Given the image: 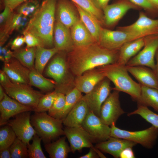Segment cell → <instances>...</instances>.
Returning <instances> with one entry per match:
<instances>
[{"label": "cell", "mask_w": 158, "mask_h": 158, "mask_svg": "<svg viewBox=\"0 0 158 158\" xmlns=\"http://www.w3.org/2000/svg\"><path fill=\"white\" fill-rule=\"evenodd\" d=\"M119 50H110L97 43L75 47L68 53V67L75 76L103 66L117 63Z\"/></svg>", "instance_id": "6da1fadb"}, {"label": "cell", "mask_w": 158, "mask_h": 158, "mask_svg": "<svg viewBox=\"0 0 158 158\" xmlns=\"http://www.w3.org/2000/svg\"><path fill=\"white\" fill-rule=\"evenodd\" d=\"M56 4V0H43L24 30L35 37L45 48H51L54 44Z\"/></svg>", "instance_id": "7a4b0ae2"}, {"label": "cell", "mask_w": 158, "mask_h": 158, "mask_svg": "<svg viewBox=\"0 0 158 158\" xmlns=\"http://www.w3.org/2000/svg\"><path fill=\"white\" fill-rule=\"evenodd\" d=\"M114 85L113 90L126 93L138 102L141 95V86L134 81L128 74L126 65L118 63L107 65L97 68Z\"/></svg>", "instance_id": "3957f363"}, {"label": "cell", "mask_w": 158, "mask_h": 158, "mask_svg": "<svg viewBox=\"0 0 158 158\" xmlns=\"http://www.w3.org/2000/svg\"><path fill=\"white\" fill-rule=\"evenodd\" d=\"M45 74L54 81V90L57 92L66 95L75 87L74 76L68 67L66 56L59 51L49 63Z\"/></svg>", "instance_id": "277c9868"}, {"label": "cell", "mask_w": 158, "mask_h": 158, "mask_svg": "<svg viewBox=\"0 0 158 158\" xmlns=\"http://www.w3.org/2000/svg\"><path fill=\"white\" fill-rule=\"evenodd\" d=\"M30 120L36 134L44 144L64 135L63 120L52 117L46 112H35L31 116Z\"/></svg>", "instance_id": "5b68a950"}, {"label": "cell", "mask_w": 158, "mask_h": 158, "mask_svg": "<svg viewBox=\"0 0 158 158\" xmlns=\"http://www.w3.org/2000/svg\"><path fill=\"white\" fill-rule=\"evenodd\" d=\"M110 127L111 137L132 141L147 149L153 147L158 136V128L153 126L146 129L137 131L121 129L116 127L114 123Z\"/></svg>", "instance_id": "8992f818"}, {"label": "cell", "mask_w": 158, "mask_h": 158, "mask_svg": "<svg viewBox=\"0 0 158 158\" xmlns=\"http://www.w3.org/2000/svg\"><path fill=\"white\" fill-rule=\"evenodd\" d=\"M6 93L11 98L21 104L34 109L44 95L40 92L33 89L28 84L11 82L2 86Z\"/></svg>", "instance_id": "52a82bcc"}, {"label": "cell", "mask_w": 158, "mask_h": 158, "mask_svg": "<svg viewBox=\"0 0 158 158\" xmlns=\"http://www.w3.org/2000/svg\"><path fill=\"white\" fill-rule=\"evenodd\" d=\"M144 40L142 49L131 58L126 65L145 66L156 72L154 57L158 49V34L145 37Z\"/></svg>", "instance_id": "ba28073f"}, {"label": "cell", "mask_w": 158, "mask_h": 158, "mask_svg": "<svg viewBox=\"0 0 158 158\" xmlns=\"http://www.w3.org/2000/svg\"><path fill=\"white\" fill-rule=\"evenodd\" d=\"M145 37L119 30H112L102 28L98 43L109 49L119 50L125 43Z\"/></svg>", "instance_id": "9c48e42d"}, {"label": "cell", "mask_w": 158, "mask_h": 158, "mask_svg": "<svg viewBox=\"0 0 158 158\" xmlns=\"http://www.w3.org/2000/svg\"><path fill=\"white\" fill-rule=\"evenodd\" d=\"M110 81L105 77L90 92L83 95L82 97L87 104L90 111L99 117L102 104L112 90Z\"/></svg>", "instance_id": "30bf717a"}, {"label": "cell", "mask_w": 158, "mask_h": 158, "mask_svg": "<svg viewBox=\"0 0 158 158\" xmlns=\"http://www.w3.org/2000/svg\"><path fill=\"white\" fill-rule=\"evenodd\" d=\"M119 92L114 90L102 104L99 117L105 124L111 126L116 123L119 117L125 112L121 107Z\"/></svg>", "instance_id": "8fae6325"}, {"label": "cell", "mask_w": 158, "mask_h": 158, "mask_svg": "<svg viewBox=\"0 0 158 158\" xmlns=\"http://www.w3.org/2000/svg\"><path fill=\"white\" fill-rule=\"evenodd\" d=\"M31 111H26L19 114L6 124L12 128L17 138L27 144L30 143V141L36 134L31 122Z\"/></svg>", "instance_id": "7c38bea8"}, {"label": "cell", "mask_w": 158, "mask_h": 158, "mask_svg": "<svg viewBox=\"0 0 158 158\" xmlns=\"http://www.w3.org/2000/svg\"><path fill=\"white\" fill-rule=\"evenodd\" d=\"M64 131V135L69 142L71 152L73 153L76 151H80L83 148L93 147V144L98 142L95 138L82 127H65Z\"/></svg>", "instance_id": "4fadbf2b"}, {"label": "cell", "mask_w": 158, "mask_h": 158, "mask_svg": "<svg viewBox=\"0 0 158 158\" xmlns=\"http://www.w3.org/2000/svg\"><path fill=\"white\" fill-rule=\"evenodd\" d=\"M82 127L95 138L98 142L106 140L111 137V127L90 111L83 121Z\"/></svg>", "instance_id": "5bb4252c"}, {"label": "cell", "mask_w": 158, "mask_h": 158, "mask_svg": "<svg viewBox=\"0 0 158 158\" xmlns=\"http://www.w3.org/2000/svg\"><path fill=\"white\" fill-rule=\"evenodd\" d=\"M117 30L145 37L158 34V19L150 18L143 12H140L138 18L134 23L130 25L118 27Z\"/></svg>", "instance_id": "9a60e30c"}, {"label": "cell", "mask_w": 158, "mask_h": 158, "mask_svg": "<svg viewBox=\"0 0 158 158\" xmlns=\"http://www.w3.org/2000/svg\"><path fill=\"white\" fill-rule=\"evenodd\" d=\"M33 109L11 98L6 93L0 102V126L5 125L10 119L21 113Z\"/></svg>", "instance_id": "2e32d148"}, {"label": "cell", "mask_w": 158, "mask_h": 158, "mask_svg": "<svg viewBox=\"0 0 158 158\" xmlns=\"http://www.w3.org/2000/svg\"><path fill=\"white\" fill-rule=\"evenodd\" d=\"M138 7L130 1H123L108 5L104 9L103 23L108 26L114 25L118 22L129 10Z\"/></svg>", "instance_id": "e0dca14e"}, {"label": "cell", "mask_w": 158, "mask_h": 158, "mask_svg": "<svg viewBox=\"0 0 158 158\" xmlns=\"http://www.w3.org/2000/svg\"><path fill=\"white\" fill-rule=\"evenodd\" d=\"M105 77L103 73L97 68L91 69L75 77L74 87L81 92L86 94Z\"/></svg>", "instance_id": "ac0fdd59"}, {"label": "cell", "mask_w": 158, "mask_h": 158, "mask_svg": "<svg viewBox=\"0 0 158 158\" xmlns=\"http://www.w3.org/2000/svg\"><path fill=\"white\" fill-rule=\"evenodd\" d=\"M4 63L3 70L13 83L30 85L29 69L13 57Z\"/></svg>", "instance_id": "d6986e66"}, {"label": "cell", "mask_w": 158, "mask_h": 158, "mask_svg": "<svg viewBox=\"0 0 158 158\" xmlns=\"http://www.w3.org/2000/svg\"><path fill=\"white\" fill-rule=\"evenodd\" d=\"M53 37L54 47L59 51L68 53L75 47L70 28L57 21L54 24Z\"/></svg>", "instance_id": "ffe728a7"}, {"label": "cell", "mask_w": 158, "mask_h": 158, "mask_svg": "<svg viewBox=\"0 0 158 158\" xmlns=\"http://www.w3.org/2000/svg\"><path fill=\"white\" fill-rule=\"evenodd\" d=\"M126 66L128 72L141 85L158 89V76L155 71L144 66Z\"/></svg>", "instance_id": "44dd1931"}, {"label": "cell", "mask_w": 158, "mask_h": 158, "mask_svg": "<svg viewBox=\"0 0 158 158\" xmlns=\"http://www.w3.org/2000/svg\"><path fill=\"white\" fill-rule=\"evenodd\" d=\"M137 144L127 140L110 137L107 140L99 142L95 147L101 151L108 153L114 158H119L121 152L125 148H132Z\"/></svg>", "instance_id": "7402d4cb"}, {"label": "cell", "mask_w": 158, "mask_h": 158, "mask_svg": "<svg viewBox=\"0 0 158 158\" xmlns=\"http://www.w3.org/2000/svg\"><path fill=\"white\" fill-rule=\"evenodd\" d=\"M56 21L70 28L80 18L74 6L67 0H59L56 4Z\"/></svg>", "instance_id": "603a6c76"}, {"label": "cell", "mask_w": 158, "mask_h": 158, "mask_svg": "<svg viewBox=\"0 0 158 158\" xmlns=\"http://www.w3.org/2000/svg\"><path fill=\"white\" fill-rule=\"evenodd\" d=\"M90 111L87 104L82 98L63 119V125L68 127H81Z\"/></svg>", "instance_id": "cb8c5ba5"}, {"label": "cell", "mask_w": 158, "mask_h": 158, "mask_svg": "<svg viewBox=\"0 0 158 158\" xmlns=\"http://www.w3.org/2000/svg\"><path fill=\"white\" fill-rule=\"evenodd\" d=\"M70 29L75 47L97 43L80 18L73 25Z\"/></svg>", "instance_id": "d4e9b609"}, {"label": "cell", "mask_w": 158, "mask_h": 158, "mask_svg": "<svg viewBox=\"0 0 158 158\" xmlns=\"http://www.w3.org/2000/svg\"><path fill=\"white\" fill-rule=\"evenodd\" d=\"M144 43V37H143L124 44L119 49L117 63L126 65L129 61L142 48Z\"/></svg>", "instance_id": "484cf974"}, {"label": "cell", "mask_w": 158, "mask_h": 158, "mask_svg": "<svg viewBox=\"0 0 158 158\" xmlns=\"http://www.w3.org/2000/svg\"><path fill=\"white\" fill-rule=\"evenodd\" d=\"M66 137L59 138L55 141L44 144L45 151L51 158H66L71 152L70 146L66 141Z\"/></svg>", "instance_id": "4316f807"}, {"label": "cell", "mask_w": 158, "mask_h": 158, "mask_svg": "<svg viewBox=\"0 0 158 158\" xmlns=\"http://www.w3.org/2000/svg\"><path fill=\"white\" fill-rule=\"evenodd\" d=\"M27 17L18 13L13 14L10 20L0 32V46H2L7 37L14 30H19L27 26L28 22Z\"/></svg>", "instance_id": "83f0119b"}, {"label": "cell", "mask_w": 158, "mask_h": 158, "mask_svg": "<svg viewBox=\"0 0 158 158\" xmlns=\"http://www.w3.org/2000/svg\"><path fill=\"white\" fill-rule=\"evenodd\" d=\"M74 4L77 8L80 20L98 43L102 28L101 24L89 13Z\"/></svg>", "instance_id": "f1b7e54d"}, {"label": "cell", "mask_w": 158, "mask_h": 158, "mask_svg": "<svg viewBox=\"0 0 158 158\" xmlns=\"http://www.w3.org/2000/svg\"><path fill=\"white\" fill-rule=\"evenodd\" d=\"M59 51L54 47L46 48L40 46L36 47L34 65L35 68L42 74L49 61Z\"/></svg>", "instance_id": "f546056e"}, {"label": "cell", "mask_w": 158, "mask_h": 158, "mask_svg": "<svg viewBox=\"0 0 158 158\" xmlns=\"http://www.w3.org/2000/svg\"><path fill=\"white\" fill-rule=\"evenodd\" d=\"M29 79L30 85L35 87L44 92H51L55 89L54 81L44 77L35 68L30 70Z\"/></svg>", "instance_id": "4dcf8cb0"}, {"label": "cell", "mask_w": 158, "mask_h": 158, "mask_svg": "<svg viewBox=\"0 0 158 158\" xmlns=\"http://www.w3.org/2000/svg\"><path fill=\"white\" fill-rule=\"evenodd\" d=\"M82 92L74 87L66 95L64 107L54 117L63 120L83 96Z\"/></svg>", "instance_id": "1f68e13d"}, {"label": "cell", "mask_w": 158, "mask_h": 158, "mask_svg": "<svg viewBox=\"0 0 158 158\" xmlns=\"http://www.w3.org/2000/svg\"><path fill=\"white\" fill-rule=\"evenodd\" d=\"M141 86L140 97L138 104L151 107L158 112V89Z\"/></svg>", "instance_id": "d6a6232c"}, {"label": "cell", "mask_w": 158, "mask_h": 158, "mask_svg": "<svg viewBox=\"0 0 158 158\" xmlns=\"http://www.w3.org/2000/svg\"><path fill=\"white\" fill-rule=\"evenodd\" d=\"M36 47L18 49L13 51V57L30 70L35 68Z\"/></svg>", "instance_id": "836d02e7"}, {"label": "cell", "mask_w": 158, "mask_h": 158, "mask_svg": "<svg viewBox=\"0 0 158 158\" xmlns=\"http://www.w3.org/2000/svg\"><path fill=\"white\" fill-rule=\"evenodd\" d=\"M136 114L140 115L152 126L158 128V114L149 109L147 106L138 104L137 109L128 113L127 115Z\"/></svg>", "instance_id": "e575fe53"}, {"label": "cell", "mask_w": 158, "mask_h": 158, "mask_svg": "<svg viewBox=\"0 0 158 158\" xmlns=\"http://www.w3.org/2000/svg\"><path fill=\"white\" fill-rule=\"evenodd\" d=\"M5 125L0 129V151L10 147L17 138L12 128Z\"/></svg>", "instance_id": "d590c367"}, {"label": "cell", "mask_w": 158, "mask_h": 158, "mask_svg": "<svg viewBox=\"0 0 158 158\" xmlns=\"http://www.w3.org/2000/svg\"><path fill=\"white\" fill-rule=\"evenodd\" d=\"M81 8L89 13L101 24L103 23L104 14L102 10L97 8L91 0H70Z\"/></svg>", "instance_id": "8d00e7d4"}, {"label": "cell", "mask_w": 158, "mask_h": 158, "mask_svg": "<svg viewBox=\"0 0 158 158\" xmlns=\"http://www.w3.org/2000/svg\"><path fill=\"white\" fill-rule=\"evenodd\" d=\"M57 93L54 90L44 95L40 99L37 107L33 111L35 113L48 111L51 107Z\"/></svg>", "instance_id": "74e56055"}, {"label": "cell", "mask_w": 158, "mask_h": 158, "mask_svg": "<svg viewBox=\"0 0 158 158\" xmlns=\"http://www.w3.org/2000/svg\"><path fill=\"white\" fill-rule=\"evenodd\" d=\"M11 158L28 157L27 144L17 138L10 147Z\"/></svg>", "instance_id": "f35d334b"}, {"label": "cell", "mask_w": 158, "mask_h": 158, "mask_svg": "<svg viewBox=\"0 0 158 158\" xmlns=\"http://www.w3.org/2000/svg\"><path fill=\"white\" fill-rule=\"evenodd\" d=\"M31 144H27L28 157L46 158L41 146L42 139L36 134L32 139Z\"/></svg>", "instance_id": "ab89813d"}, {"label": "cell", "mask_w": 158, "mask_h": 158, "mask_svg": "<svg viewBox=\"0 0 158 158\" xmlns=\"http://www.w3.org/2000/svg\"><path fill=\"white\" fill-rule=\"evenodd\" d=\"M40 6L37 0H28L20 4L18 7V13L26 16H32Z\"/></svg>", "instance_id": "60d3db41"}, {"label": "cell", "mask_w": 158, "mask_h": 158, "mask_svg": "<svg viewBox=\"0 0 158 158\" xmlns=\"http://www.w3.org/2000/svg\"><path fill=\"white\" fill-rule=\"evenodd\" d=\"M66 95L61 92H57L53 104L49 110L48 114L54 117L64 107L66 101Z\"/></svg>", "instance_id": "b9f144b4"}, {"label": "cell", "mask_w": 158, "mask_h": 158, "mask_svg": "<svg viewBox=\"0 0 158 158\" xmlns=\"http://www.w3.org/2000/svg\"><path fill=\"white\" fill-rule=\"evenodd\" d=\"M25 39V42L27 47H32L41 46L39 40L31 33L24 31L23 32Z\"/></svg>", "instance_id": "7bdbcfd3"}, {"label": "cell", "mask_w": 158, "mask_h": 158, "mask_svg": "<svg viewBox=\"0 0 158 158\" xmlns=\"http://www.w3.org/2000/svg\"><path fill=\"white\" fill-rule=\"evenodd\" d=\"M12 10L8 7L5 6L3 11L0 14L1 28L4 26L10 20L13 14Z\"/></svg>", "instance_id": "ee69618b"}, {"label": "cell", "mask_w": 158, "mask_h": 158, "mask_svg": "<svg viewBox=\"0 0 158 158\" xmlns=\"http://www.w3.org/2000/svg\"><path fill=\"white\" fill-rule=\"evenodd\" d=\"M133 4L142 8L146 10L152 11L154 7L152 4L148 0H128Z\"/></svg>", "instance_id": "f6af8a7d"}, {"label": "cell", "mask_w": 158, "mask_h": 158, "mask_svg": "<svg viewBox=\"0 0 158 158\" xmlns=\"http://www.w3.org/2000/svg\"><path fill=\"white\" fill-rule=\"evenodd\" d=\"M13 52L6 47L0 46V59L4 63L7 62L13 57Z\"/></svg>", "instance_id": "bcb514c9"}, {"label": "cell", "mask_w": 158, "mask_h": 158, "mask_svg": "<svg viewBox=\"0 0 158 158\" xmlns=\"http://www.w3.org/2000/svg\"><path fill=\"white\" fill-rule=\"evenodd\" d=\"M25 42V39L23 36H18L14 39L10 44L11 49L14 51L19 49Z\"/></svg>", "instance_id": "7dc6e473"}, {"label": "cell", "mask_w": 158, "mask_h": 158, "mask_svg": "<svg viewBox=\"0 0 158 158\" xmlns=\"http://www.w3.org/2000/svg\"><path fill=\"white\" fill-rule=\"evenodd\" d=\"M28 0H3L5 6L10 8L12 11L23 3Z\"/></svg>", "instance_id": "c3c4849f"}, {"label": "cell", "mask_w": 158, "mask_h": 158, "mask_svg": "<svg viewBox=\"0 0 158 158\" xmlns=\"http://www.w3.org/2000/svg\"><path fill=\"white\" fill-rule=\"evenodd\" d=\"M134 153L132 148L128 147L124 149L121 152L119 158H135Z\"/></svg>", "instance_id": "681fc988"}, {"label": "cell", "mask_w": 158, "mask_h": 158, "mask_svg": "<svg viewBox=\"0 0 158 158\" xmlns=\"http://www.w3.org/2000/svg\"><path fill=\"white\" fill-rule=\"evenodd\" d=\"M91 1L96 7L102 11L108 5V3L110 0H91Z\"/></svg>", "instance_id": "f907efd6"}, {"label": "cell", "mask_w": 158, "mask_h": 158, "mask_svg": "<svg viewBox=\"0 0 158 158\" xmlns=\"http://www.w3.org/2000/svg\"><path fill=\"white\" fill-rule=\"evenodd\" d=\"M12 81L3 70L0 71V83L2 86L6 85Z\"/></svg>", "instance_id": "816d5d0a"}, {"label": "cell", "mask_w": 158, "mask_h": 158, "mask_svg": "<svg viewBox=\"0 0 158 158\" xmlns=\"http://www.w3.org/2000/svg\"><path fill=\"white\" fill-rule=\"evenodd\" d=\"M0 158H11L10 147L0 151Z\"/></svg>", "instance_id": "f5cc1de1"}, {"label": "cell", "mask_w": 158, "mask_h": 158, "mask_svg": "<svg viewBox=\"0 0 158 158\" xmlns=\"http://www.w3.org/2000/svg\"><path fill=\"white\" fill-rule=\"evenodd\" d=\"M6 94L5 90L3 86L0 85V101H1L4 98Z\"/></svg>", "instance_id": "db71d44e"}, {"label": "cell", "mask_w": 158, "mask_h": 158, "mask_svg": "<svg viewBox=\"0 0 158 158\" xmlns=\"http://www.w3.org/2000/svg\"><path fill=\"white\" fill-rule=\"evenodd\" d=\"M155 57L156 63V71L158 76V49L156 52Z\"/></svg>", "instance_id": "11a10c76"}, {"label": "cell", "mask_w": 158, "mask_h": 158, "mask_svg": "<svg viewBox=\"0 0 158 158\" xmlns=\"http://www.w3.org/2000/svg\"><path fill=\"white\" fill-rule=\"evenodd\" d=\"M154 6L158 8V0H148Z\"/></svg>", "instance_id": "9f6ffc18"}]
</instances>
